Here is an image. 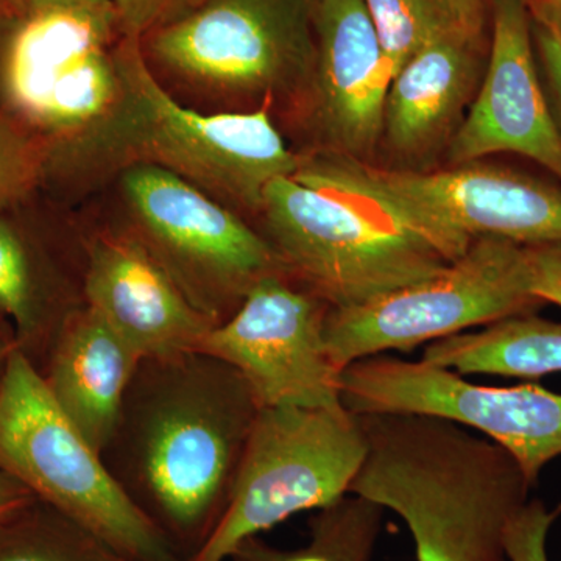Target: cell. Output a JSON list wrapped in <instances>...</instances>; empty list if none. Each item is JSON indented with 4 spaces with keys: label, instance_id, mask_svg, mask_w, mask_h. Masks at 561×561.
Listing matches in <instances>:
<instances>
[{
    "label": "cell",
    "instance_id": "1",
    "mask_svg": "<svg viewBox=\"0 0 561 561\" xmlns=\"http://www.w3.org/2000/svg\"><path fill=\"white\" fill-rule=\"evenodd\" d=\"M260 411L241 373L210 354L140 360L102 460L184 561L224 522Z\"/></svg>",
    "mask_w": 561,
    "mask_h": 561
},
{
    "label": "cell",
    "instance_id": "2",
    "mask_svg": "<svg viewBox=\"0 0 561 561\" xmlns=\"http://www.w3.org/2000/svg\"><path fill=\"white\" fill-rule=\"evenodd\" d=\"M368 451L350 494L400 515L419 561H508L531 485L511 453L440 416L362 413Z\"/></svg>",
    "mask_w": 561,
    "mask_h": 561
},
{
    "label": "cell",
    "instance_id": "3",
    "mask_svg": "<svg viewBox=\"0 0 561 561\" xmlns=\"http://www.w3.org/2000/svg\"><path fill=\"white\" fill-rule=\"evenodd\" d=\"M295 283L331 308L365 305L445 271V260L357 175L353 158L302 154L294 176L268 184L260 213Z\"/></svg>",
    "mask_w": 561,
    "mask_h": 561
},
{
    "label": "cell",
    "instance_id": "4",
    "mask_svg": "<svg viewBox=\"0 0 561 561\" xmlns=\"http://www.w3.org/2000/svg\"><path fill=\"white\" fill-rule=\"evenodd\" d=\"M119 106L92 161L88 191L133 164L180 176L234 213L260 216L265 190L294 176L302 162L284 142L272 106L242 113H203L173 98L151 72L140 39L116 47Z\"/></svg>",
    "mask_w": 561,
    "mask_h": 561
},
{
    "label": "cell",
    "instance_id": "5",
    "mask_svg": "<svg viewBox=\"0 0 561 561\" xmlns=\"http://www.w3.org/2000/svg\"><path fill=\"white\" fill-rule=\"evenodd\" d=\"M147 65L203 113L305 106L316 65L313 0H203L140 38Z\"/></svg>",
    "mask_w": 561,
    "mask_h": 561
},
{
    "label": "cell",
    "instance_id": "6",
    "mask_svg": "<svg viewBox=\"0 0 561 561\" xmlns=\"http://www.w3.org/2000/svg\"><path fill=\"white\" fill-rule=\"evenodd\" d=\"M116 10L27 13L0 43V88L9 113L47 153V175L87 191L95 150L122 94Z\"/></svg>",
    "mask_w": 561,
    "mask_h": 561
},
{
    "label": "cell",
    "instance_id": "7",
    "mask_svg": "<svg viewBox=\"0 0 561 561\" xmlns=\"http://www.w3.org/2000/svg\"><path fill=\"white\" fill-rule=\"evenodd\" d=\"M111 181L121 213L108 224L138 241L216 327L260 280L287 275L271 243L241 214L180 176L133 164Z\"/></svg>",
    "mask_w": 561,
    "mask_h": 561
},
{
    "label": "cell",
    "instance_id": "8",
    "mask_svg": "<svg viewBox=\"0 0 561 561\" xmlns=\"http://www.w3.org/2000/svg\"><path fill=\"white\" fill-rule=\"evenodd\" d=\"M0 471L138 561H184L111 478L21 350L0 389Z\"/></svg>",
    "mask_w": 561,
    "mask_h": 561
},
{
    "label": "cell",
    "instance_id": "9",
    "mask_svg": "<svg viewBox=\"0 0 561 561\" xmlns=\"http://www.w3.org/2000/svg\"><path fill=\"white\" fill-rule=\"evenodd\" d=\"M368 451L360 416L345 408H261L230 507L191 561H227L242 541L350 494Z\"/></svg>",
    "mask_w": 561,
    "mask_h": 561
},
{
    "label": "cell",
    "instance_id": "10",
    "mask_svg": "<svg viewBox=\"0 0 561 561\" xmlns=\"http://www.w3.org/2000/svg\"><path fill=\"white\" fill-rule=\"evenodd\" d=\"M545 302L527 284L524 245L478 239L445 271L391 290L365 305L331 308L324 341L339 371L386 351L408 353L474 327L522 313Z\"/></svg>",
    "mask_w": 561,
    "mask_h": 561
},
{
    "label": "cell",
    "instance_id": "11",
    "mask_svg": "<svg viewBox=\"0 0 561 561\" xmlns=\"http://www.w3.org/2000/svg\"><path fill=\"white\" fill-rule=\"evenodd\" d=\"M354 164L365 186L448 262L483 238L561 243L560 183L482 160L435 172Z\"/></svg>",
    "mask_w": 561,
    "mask_h": 561
},
{
    "label": "cell",
    "instance_id": "12",
    "mask_svg": "<svg viewBox=\"0 0 561 561\" xmlns=\"http://www.w3.org/2000/svg\"><path fill=\"white\" fill-rule=\"evenodd\" d=\"M339 387L356 415L419 413L481 432L515 457L531 485L561 456V394L535 383L476 386L446 368L378 354L348 365Z\"/></svg>",
    "mask_w": 561,
    "mask_h": 561
},
{
    "label": "cell",
    "instance_id": "13",
    "mask_svg": "<svg viewBox=\"0 0 561 561\" xmlns=\"http://www.w3.org/2000/svg\"><path fill=\"white\" fill-rule=\"evenodd\" d=\"M330 309L290 276H267L198 351L241 373L261 408H342L341 371L324 341Z\"/></svg>",
    "mask_w": 561,
    "mask_h": 561
},
{
    "label": "cell",
    "instance_id": "14",
    "mask_svg": "<svg viewBox=\"0 0 561 561\" xmlns=\"http://www.w3.org/2000/svg\"><path fill=\"white\" fill-rule=\"evenodd\" d=\"M529 158L561 184V133L542 87L526 0L491 2L489 65L448 146L451 165Z\"/></svg>",
    "mask_w": 561,
    "mask_h": 561
},
{
    "label": "cell",
    "instance_id": "15",
    "mask_svg": "<svg viewBox=\"0 0 561 561\" xmlns=\"http://www.w3.org/2000/svg\"><path fill=\"white\" fill-rule=\"evenodd\" d=\"M316 65L302 111L327 153L364 160L381 144L393 80L362 0H313Z\"/></svg>",
    "mask_w": 561,
    "mask_h": 561
},
{
    "label": "cell",
    "instance_id": "16",
    "mask_svg": "<svg viewBox=\"0 0 561 561\" xmlns=\"http://www.w3.org/2000/svg\"><path fill=\"white\" fill-rule=\"evenodd\" d=\"M83 297L142 359L201 350L216 324L138 241L111 224L81 230Z\"/></svg>",
    "mask_w": 561,
    "mask_h": 561
},
{
    "label": "cell",
    "instance_id": "17",
    "mask_svg": "<svg viewBox=\"0 0 561 561\" xmlns=\"http://www.w3.org/2000/svg\"><path fill=\"white\" fill-rule=\"evenodd\" d=\"M481 44L446 32L402 66L383 106L381 142L402 160L448 147L481 83Z\"/></svg>",
    "mask_w": 561,
    "mask_h": 561
},
{
    "label": "cell",
    "instance_id": "18",
    "mask_svg": "<svg viewBox=\"0 0 561 561\" xmlns=\"http://www.w3.org/2000/svg\"><path fill=\"white\" fill-rule=\"evenodd\" d=\"M140 360L84 302L62 323L39 371L58 408L101 456Z\"/></svg>",
    "mask_w": 561,
    "mask_h": 561
},
{
    "label": "cell",
    "instance_id": "19",
    "mask_svg": "<svg viewBox=\"0 0 561 561\" xmlns=\"http://www.w3.org/2000/svg\"><path fill=\"white\" fill-rule=\"evenodd\" d=\"M84 253L51 257L0 217V312L41 371L66 319L84 305Z\"/></svg>",
    "mask_w": 561,
    "mask_h": 561
},
{
    "label": "cell",
    "instance_id": "20",
    "mask_svg": "<svg viewBox=\"0 0 561 561\" xmlns=\"http://www.w3.org/2000/svg\"><path fill=\"white\" fill-rule=\"evenodd\" d=\"M424 364L457 375H496L537 379L561 373V323L522 313L432 342Z\"/></svg>",
    "mask_w": 561,
    "mask_h": 561
},
{
    "label": "cell",
    "instance_id": "21",
    "mask_svg": "<svg viewBox=\"0 0 561 561\" xmlns=\"http://www.w3.org/2000/svg\"><path fill=\"white\" fill-rule=\"evenodd\" d=\"M309 519V542L279 549L260 537L249 538L231 561H371L382 529L383 508L365 497L346 494Z\"/></svg>",
    "mask_w": 561,
    "mask_h": 561
},
{
    "label": "cell",
    "instance_id": "22",
    "mask_svg": "<svg viewBox=\"0 0 561 561\" xmlns=\"http://www.w3.org/2000/svg\"><path fill=\"white\" fill-rule=\"evenodd\" d=\"M0 561H138L39 500L0 523Z\"/></svg>",
    "mask_w": 561,
    "mask_h": 561
},
{
    "label": "cell",
    "instance_id": "23",
    "mask_svg": "<svg viewBox=\"0 0 561 561\" xmlns=\"http://www.w3.org/2000/svg\"><path fill=\"white\" fill-rule=\"evenodd\" d=\"M391 73L397 76L413 55L457 28L438 0H362ZM459 31V28H457Z\"/></svg>",
    "mask_w": 561,
    "mask_h": 561
},
{
    "label": "cell",
    "instance_id": "24",
    "mask_svg": "<svg viewBox=\"0 0 561 561\" xmlns=\"http://www.w3.org/2000/svg\"><path fill=\"white\" fill-rule=\"evenodd\" d=\"M46 176L43 144L9 111L0 110V209L24 201Z\"/></svg>",
    "mask_w": 561,
    "mask_h": 561
},
{
    "label": "cell",
    "instance_id": "25",
    "mask_svg": "<svg viewBox=\"0 0 561 561\" xmlns=\"http://www.w3.org/2000/svg\"><path fill=\"white\" fill-rule=\"evenodd\" d=\"M557 515L541 500H529L505 534L508 561H549L546 541Z\"/></svg>",
    "mask_w": 561,
    "mask_h": 561
},
{
    "label": "cell",
    "instance_id": "26",
    "mask_svg": "<svg viewBox=\"0 0 561 561\" xmlns=\"http://www.w3.org/2000/svg\"><path fill=\"white\" fill-rule=\"evenodd\" d=\"M119 20L121 32L128 38H142L147 33L179 20L203 0H111Z\"/></svg>",
    "mask_w": 561,
    "mask_h": 561
},
{
    "label": "cell",
    "instance_id": "27",
    "mask_svg": "<svg viewBox=\"0 0 561 561\" xmlns=\"http://www.w3.org/2000/svg\"><path fill=\"white\" fill-rule=\"evenodd\" d=\"M524 257L531 294L561 308V243L524 245Z\"/></svg>",
    "mask_w": 561,
    "mask_h": 561
},
{
    "label": "cell",
    "instance_id": "28",
    "mask_svg": "<svg viewBox=\"0 0 561 561\" xmlns=\"http://www.w3.org/2000/svg\"><path fill=\"white\" fill-rule=\"evenodd\" d=\"M535 54L549 106L561 133V38L551 28L531 20Z\"/></svg>",
    "mask_w": 561,
    "mask_h": 561
},
{
    "label": "cell",
    "instance_id": "29",
    "mask_svg": "<svg viewBox=\"0 0 561 561\" xmlns=\"http://www.w3.org/2000/svg\"><path fill=\"white\" fill-rule=\"evenodd\" d=\"M449 20L468 38L482 43L493 0H438Z\"/></svg>",
    "mask_w": 561,
    "mask_h": 561
},
{
    "label": "cell",
    "instance_id": "30",
    "mask_svg": "<svg viewBox=\"0 0 561 561\" xmlns=\"http://www.w3.org/2000/svg\"><path fill=\"white\" fill-rule=\"evenodd\" d=\"M35 500L31 490L18 479L0 471V523Z\"/></svg>",
    "mask_w": 561,
    "mask_h": 561
},
{
    "label": "cell",
    "instance_id": "31",
    "mask_svg": "<svg viewBox=\"0 0 561 561\" xmlns=\"http://www.w3.org/2000/svg\"><path fill=\"white\" fill-rule=\"evenodd\" d=\"M28 13L49 10H113L111 0H25Z\"/></svg>",
    "mask_w": 561,
    "mask_h": 561
},
{
    "label": "cell",
    "instance_id": "32",
    "mask_svg": "<svg viewBox=\"0 0 561 561\" xmlns=\"http://www.w3.org/2000/svg\"><path fill=\"white\" fill-rule=\"evenodd\" d=\"M530 18L551 28L561 38V0H526Z\"/></svg>",
    "mask_w": 561,
    "mask_h": 561
},
{
    "label": "cell",
    "instance_id": "33",
    "mask_svg": "<svg viewBox=\"0 0 561 561\" xmlns=\"http://www.w3.org/2000/svg\"><path fill=\"white\" fill-rule=\"evenodd\" d=\"M16 350H20V345H18L13 324L0 312V389H2V383L5 381L11 357H13Z\"/></svg>",
    "mask_w": 561,
    "mask_h": 561
},
{
    "label": "cell",
    "instance_id": "34",
    "mask_svg": "<svg viewBox=\"0 0 561 561\" xmlns=\"http://www.w3.org/2000/svg\"><path fill=\"white\" fill-rule=\"evenodd\" d=\"M28 13L25 0H0V18L7 21H18Z\"/></svg>",
    "mask_w": 561,
    "mask_h": 561
},
{
    "label": "cell",
    "instance_id": "35",
    "mask_svg": "<svg viewBox=\"0 0 561 561\" xmlns=\"http://www.w3.org/2000/svg\"><path fill=\"white\" fill-rule=\"evenodd\" d=\"M14 21H7L0 18V43H2L3 36L9 32L10 25L13 24Z\"/></svg>",
    "mask_w": 561,
    "mask_h": 561
}]
</instances>
